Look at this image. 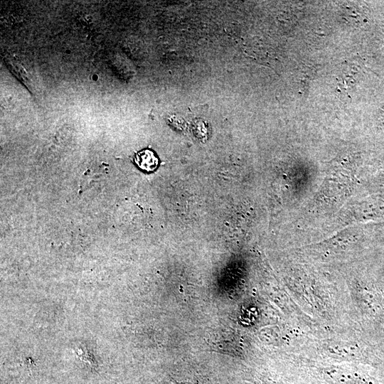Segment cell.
I'll list each match as a JSON object with an SVG mask.
<instances>
[{"label": "cell", "mask_w": 384, "mask_h": 384, "mask_svg": "<svg viewBox=\"0 0 384 384\" xmlns=\"http://www.w3.org/2000/svg\"><path fill=\"white\" fill-rule=\"evenodd\" d=\"M134 161L143 171L150 172L154 171L159 165V159L154 151L144 149L136 154Z\"/></svg>", "instance_id": "6da1fadb"}, {"label": "cell", "mask_w": 384, "mask_h": 384, "mask_svg": "<svg viewBox=\"0 0 384 384\" xmlns=\"http://www.w3.org/2000/svg\"><path fill=\"white\" fill-rule=\"evenodd\" d=\"M193 133L201 142L207 140L208 137V123L201 119L196 120L193 124Z\"/></svg>", "instance_id": "3957f363"}, {"label": "cell", "mask_w": 384, "mask_h": 384, "mask_svg": "<svg viewBox=\"0 0 384 384\" xmlns=\"http://www.w3.org/2000/svg\"><path fill=\"white\" fill-rule=\"evenodd\" d=\"M181 118H176L175 116H173L170 118L169 121L170 124H171L175 127L182 128L183 127L184 122L178 123L179 121H181Z\"/></svg>", "instance_id": "277c9868"}, {"label": "cell", "mask_w": 384, "mask_h": 384, "mask_svg": "<svg viewBox=\"0 0 384 384\" xmlns=\"http://www.w3.org/2000/svg\"><path fill=\"white\" fill-rule=\"evenodd\" d=\"M326 373L332 380L339 384H353V383L356 381V377L353 373L341 369H330Z\"/></svg>", "instance_id": "7a4b0ae2"}]
</instances>
